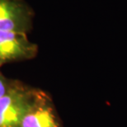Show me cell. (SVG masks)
I'll return each mask as SVG.
<instances>
[{
    "instance_id": "1",
    "label": "cell",
    "mask_w": 127,
    "mask_h": 127,
    "mask_svg": "<svg viewBox=\"0 0 127 127\" xmlns=\"http://www.w3.org/2000/svg\"><path fill=\"white\" fill-rule=\"evenodd\" d=\"M36 88L15 80L9 90L0 97V127H20Z\"/></svg>"
},
{
    "instance_id": "2",
    "label": "cell",
    "mask_w": 127,
    "mask_h": 127,
    "mask_svg": "<svg viewBox=\"0 0 127 127\" xmlns=\"http://www.w3.org/2000/svg\"><path fill=\"white\" fill-rule=\"evenodd\" d=\"M20 127H64L56 106L49 93L36 88L32 102Z\"/></svg>"
},
{
    "instance_id": "3",
    "label": "cell",
    "mask_w": 127,
    "mask_h": 127,
    "mask_svg": "<svg viewBox=\"0 0 127 127\" xmlns=\"http://www.w3.org/2000/svg\"><path fill=\"white\" fill-rule=\"evenodd\" d=\"M38 54V45L27 34L0 32V68L5 64L31 60Z\"/></svg>"
},
{
    "instance_id": "4",
    "label": "cell",
    "mask_w": 127,
    "mask_h": 127,
    "mask_svg": "<svg viewBox=\"0 0 127 127\" xmlns=\"http://www.w3.org/2000/svg\"><path fill=\"white\" fill-rule=\"evenodd\" d=\"M33 16L24 0H0V32L28 34L33 27Z\"/></svg>"
},
{
    "instance_id": "5",
    "label": "cell",
    "mask_w": 127,
    "mask_h": 127,
    "mask_svg": "<svg viewBox=\"0 0 127 127\" xmlns=\"http://www.w3.org/2000/svg\"><path fill=\"white\" fill-rule=\"evenodd\" d=\"M15 80L16 79H12V78L6 77L0 68V97L3 96L9 90V88L14 83Z\"/></svg>"
}]
</instances>
